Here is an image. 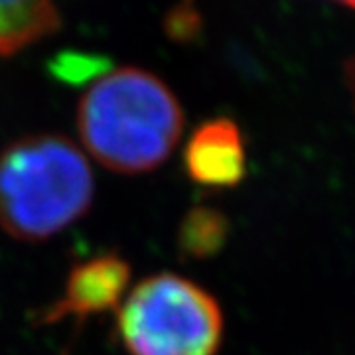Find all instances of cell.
<instances>
[{
    "mask_svg": "<svg viewBox=\"0 0 355 355\" xmlns=\"http://www.w3.org/2000/svg\"><path fill=\"white\" fill-rule=\"evenodd\" d=\"M130 282V265L116 253H101L77 263L65 280L64 292L40 316L42 324L64 320L85 322L91 316L119 310Z\"/></svg>",
    "mask_w": 355,
    "mask_h": 355,
    "instance_id": "277c9868",
    "label": "cell"
},
{
    "mask_svg": "<svg viewBox=\"0 0 355 355\" xmlns=\"http://www.w3.org/2000/svg\"><path fill=\"white\" fill-rule=\"evenodd\" d=\"M184 168L205 188L237 186L247 172V153L237 123L225 116L202 123L186 142Z\"/></svg>",
    "mask_w": 355,
    "mask_h": 355,
    "instance_id": "5b68a950",
    "label": "cell"
},
{
    "mask_svg": "<svg viewBox=\"0 0 355 355\" xmlns=\"http://www.w3.org/2000/svg\"><path fill=\"white\" fill-rule=\"evenodd\" d=\"M116 328L130 355H216L225 324L221 306L200 284L158 272L128 292Z\"/></svg>",
    "mask_w": 355,
    "mask_h": 355,
    "instance_id": "3957f363",
    "label": "cell"
},
{
    "mask_svg": "<svg viewBox=\"0 0 355 355\" xmlns=\"http://www.w3.org/2000/svg\"><path fill=\"white\" fill-rule=\"evenodd\" d=\"M77 130L105 168L142 174L158 168L176 148L184 111L160 77L125 65L89 85L77 105Z\"/></svg>",
    "mask_w": 355,
    "mask_h": 355,
    "instance_id": "6da1fadb",
    "label": "cell"
},
{
    "mask_svg": "<svg viewBox=\"0 0 355 355\" xmlns=\"http://www.w3.org/2000/svg\"><path fill=\"white\" fill-rule=\"evenodd\" d=\"M62 12L48 0H8L0 2V55L38 42L60 30Z\"/></svg>",
    "mask_w": 355,
    "mask_h": 355,
    "instance_id": "8992f818",
    "label": "cell"
},
{
    "mask_svg": "<svg viewBox=\"0 0 355 355\" xmlns=\"http://www.w3.org/2000/svg\"><path fill=\"white\" fill-rule=\"evenodd\" d=\"M343 79H345V87L349 91V97L354 101L355 111V51L347 58V62L343 64Z\"/></svg>",
    "mask_w": 355,
    "mask_h": 355,
    "instance_id": "30bf717a",
    "label": "cell"
},
{
    "mask_svg": "<svg viewBox=\"0 0 355 355\" xmlns=\"http://www.w3.org/2000/svg\"><path fill=\"white\" fill-rule=\"evenodd\" d=\"M229 219L209 205H196L184 216L178 231L180 253L188 259H209L227 243Z\"/></svg>",
    "mask_w": 355,
    "mask_h": 355,
    "instance_id": "52a82bcc",
    "label": "cell"
},
{
    "mask_svg": "<svg viewBox=\"0 0 355 355\" xmlns=\"http://www.w3.org/2000/svg\"><path fill=\"white\" fill-rule=\"evenodd\" d=\"M200 26H202V16L190 4L178 6L166 16V34L178 42H188L196 38L200 32Z\"/></svg>",
    "mask_w": 355,
    "mask_h": 355,
    "instance_id": "ba28073f",
    "label": "cell"
},
{
    "mask_svg": "<svg viewBox=\"0 0 355 355\" xmlns=\"http://www.w3.org/2000/svg\"><path fill=\"white\" fill-rule=\"evenodd\" d=\"M53 64H55L53 73L69 81L76 79L77 71H81V77H89L93 69H101V60H93L91 55H76V53H67L65 58H60Z\"/></svg>",
    "mask_w": 355,
    "mask_h": 355,
    "instance_id": "9c48e42d",
    "label": "cell"
},
{
    "mask_svg": "<svg viewBox=\"0 0 355 355\" xmlns=\"http://www.w3.org/2000/svg\"><path fill=\"white\" fill-rule=\"evenodd\" d=\"M95 180L85 154L62 135H30L0 153V227L44 241L83 216Z\"/></svg>",
    "mask_w": 355,
    "mask_h": 355,
    "instance_id": "7a4b0ae2",
    "label": "cell"
}]
</instances>
